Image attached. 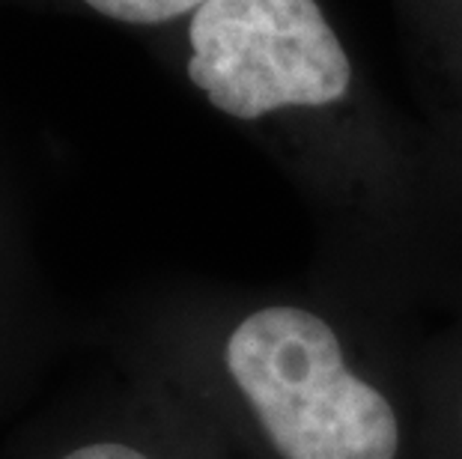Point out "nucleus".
<instances>
[{
	"mask_svg": "<svg viewBox=\"0 0 462 459\" xmlns=\"http://www.w3.org/2000/svg\"><path fill=\"white\" fill-rule=\"evenodd\" d=\"M96 13L125 24H162L176 15L198 13L206 0H84Z\"/></svg>",
	"mask_w": 462,
	"mask_h": 459,
	"instance_id": "obj_3",
	"label": "nucleus"
},
{
	"mask_svg": "<svg viewBox=\"0 0 462 459\" xmlns=\"http://www.w3.org/2000/svg\"><path fill=\"white\" fill-rule=\"evenodd\" d=\"M189 36L191 81L239 120L331 105L349 87V60L317 0H206Z\"/></svg>",
	"mask_w": 462,
	"mask_h": 459,
	"instance_id": "obj_2",
	"label": "nucleus"
},
{
	"mask_svg": "<svg viewBox=\"0 0 462 459\" xmlns=\"http://www.w3.org/2000/svg\"><path fill=\"white\" fill-rule=\"evenodd\" d=\"M227 370L283 459H394L397 418L349 373L326 319L265 308L227 340Z\"/></svg>",
	"mask_w": 462,
	"mask_h": 459,
	"instance_id": "obj_1",
	"label": "nucleus"
},
{
	"mask_svg": "<svg viewBox=\"0 0 462 459\" xmlns=\"http://www.w3.org/2000/svg\"><path fill=\"white\" fill-rule=\"evenodd\" d=\"M63 459H150L143 456L141 451L134 447H125V445H114V442H102V445H87V447H78L69 456Z\"/></svg>",
	"mask_w": 462,
	"mask_h": 459,
	"instance_id": "obj_4",
	"label": "nucleus"
}]
</instances>
